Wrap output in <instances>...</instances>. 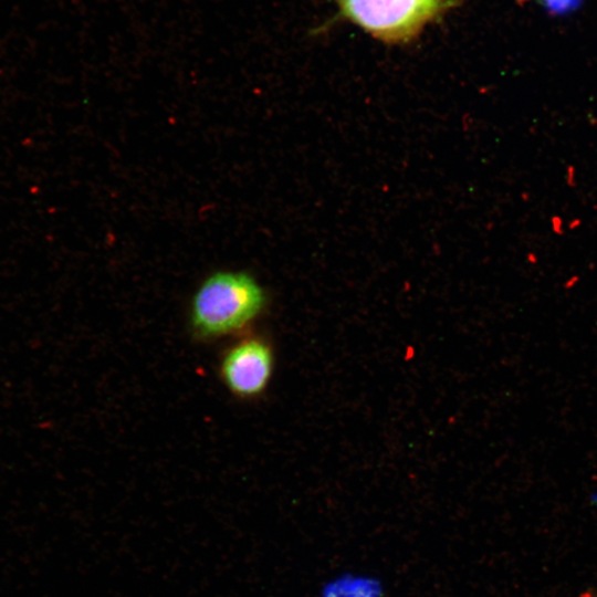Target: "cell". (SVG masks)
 Here are the masks:
<instances>
[{
    "instance_id": "obj_1",
    "label": "cell",
    "mask_w": 597,
    "mask_h": 597,
    "mask_svg": "<svg viewBox=\"0 0 597 597\" xmlns=\"http://www.w3.org/2000/svg\"><path fill=\"white\" fill-rule=\"evenodd\" d=\"M265 295L256 280L242 271H218L195 292L190 323L202 338H219L242 331L262 312Z\"/></svg>"
},
{
    "instance_id": "obj_2",
    "label": "cell",
    "mask_w": 597,
    "mask_h": 597,
    "mask_svg": "<svg viewBox=\"0 0 597 597\" xmlns=\"http://www.w3.org/2000/svg\"><path fill=\"white\" fill-rule=\"evenodd\" d=\"M343 13L387 42L411 40L442 10L443 0H337Z\"/></svg>"
},
{
    "instance_id": "obj_3",
    "label": "cell",
    "mask_w": 597,
    "mask_h": 597,
    "mask_svg": "<svg viewBox=\"0 0 597 597\" xmlns=\"http://www.w3.org/2000/svg\"><path fill=\"white\" fill-rule=\"evenodd\" d=\"M273 370V353L266 341L244 337L231 345L220 363L226 387L240 398H252L264 391Z\"/></svg>"
},
{
    "instance_id": "obj_4",
    "label": "cell",
    "mask_w": 597,
    "mask_h": 597,
    "mask_svg": "<svg viewBox=\"0 0 597 597\" xmlns=\"http://www.w3.org/2000/svg\"><path fill=\"white\" fill-rule=\"evenodd\" d=\"M385 585L376 576L345 572L326 580L318 597H385Z\"/></svg>"
},
{
    "instance_id": "obj_5",
    "label": "cell",
    "mask_w": 597,
    "mask_h": 597,
    "mask_svg": "<svg viewBox=\"0 0 597 597\" xmlns=\"http://www.w3.org/2000/svg\"><path fill=\"white\" fill-rule=\"evenodd\" d=\"M552 14H567L577 10L583 0H535Z\"/></svg>"
},
{
    "instance_id": "obj_6",
    "label": "cell",
    "mask_w": 597,
    "mask_h": 597,
    "mask_svg": "<svg viewBox=\"0 0 597 597\" xmlns=\"http://www.w3.org/2000/svg\"><path fill=\"white\" fill-rule=\"evenodd\" d=\"M584 597H590V596H589V595H586V596H584Z\"/></svg>"
}]
</instances>
